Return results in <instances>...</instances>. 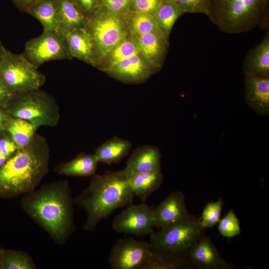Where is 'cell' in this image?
Returning <instances> with one entry per match:
<instances>
[{"label": "cell", "instance_id": "1", "mask_svg": "<svg viewBox=\"0 0 269 269\" xmlns=\"http://www.w3.org/2000/svg\"><path fill=\"white\" fill-rule=\"evenodd\" d=\"M74 199L69 183L59 180L22 196V209L57 245L66 243L74 232Z\"/></svg>", "mask_w": 269, "mask_h": 269}, {"label": "cell", "instance_id": "2", "mask_svg": "<svg viewBox=\"0 0 269 269\" xmlns=\"http://www.w3.org/2000/svg\"><path fill=\"white\" fill-rule=\"evenodd\" d=\"M50 149L46 139L35 134L0 168V199L22 196L35 189L48 172Z\"/></svg>", "mask_w": 269, "mask_h": 269}, {"label": "cell", "instance_id": "3", "mask_svg": "<svg viewBox=\"0 0 269 269\" xmlns=\"http://www.w3.org/2000/svg\"><path fill=\"white\" fill-rule=\"evenodd\" d=\"M134 195L122 170L92 176L89 186L74 199L87 213L83 229L94 231L99 223L117 209L133 204Z\"/></svg>", "mask_w": 269, "mask_h": 269}, {"label": "cell", "instance_id": "4", "mask_svg": "<svg viewBox=\"0 0 269 269\" xmlns=\"http://www.w3.org/2000/svg\"><path fill=\"white\" fill-rule=\"evenodd\" d=\"M269 0H211L208 17L223 32L240 33L267 21Z\"/></svg>", "mask_w": 269, "mask_h": 269}, {"label": "cell", "instance_id": "5", "mask_svg": "<svg viewBox=\"0 0 269 269\" xmlns=\"http://www.w3.org/2000/svg\"><path fill=\"white\" fill-rule=\"evenodd\" d=\"M5 110L10 117L25 120L37 129L55 127L60 118L54 98L40 89L15 94Z\"/></svg>", "mask_w": 269, "mask_h": 269}, {"label": "cell", "instance_id": "6", "mask_svg": "<svg viewBox=\"0 0 269 269\" xmlns=\"http://www.w3.org/2000/svg\"><path fill=\"white\" fill-rule=\"evenodd\" d=\"M158 230L149 235L151 248L185 256L205 231L199 218L191 214Z\"/></svg>", "mask_w": 269, "mask_h": 269}, {"label": "cell", "instance_id": "7", "mask_svg": "<svg viewBox=\"0 0 269 269\" xmlns=\"http://www.w3.org/2000/svg\"><path fill=\"white\" fill-rule=\"evenodd\" d=\"M86 28L93 40L97 66L129 35V29L123 16L103 5L90 17Z\"/></svg>", "mask_w": 269, "mask_h": 269}, {"label": "cell", "instance_id": "8", "mask_svg": "<svg viewBox=\"0 0 269 269\" xmlns=\"http://www.w3.org/2000/svg\"><path fill=\"white\" fill-rule=\"evenodd\" d=\"M0 79L14 94L39 90L46 81L23 54L14 53L5 47L0 57Z\"/></svg>", "mask_w": 269, "mask_h": 269}, {"label": "cell", "instance_id": "9", "mask_svg": "<svg viewBox=\"0 0 269 269\" xmlns=\"http://www.w3.org/2000/svg\"><path fill=\"white\" fill-rule=\"evenodd\" d=\"M23 55L37 67L50 61L72 58L60 31H43L40 36L27 41Z\"/></svg>", "mask_w": 269, "mask_h": 269}, {"label": "cell", "instance_id": "10", "mask_svg": "<svg viewBox=\"0 0 269 269\" xmlns=\"http://www.w3.org/2000/svg\"><path fill=\"white\" fill-rule=\"evenodd\" d=\"M126 207L113 221L112 227L116 232L142 236L154 231V207L145 202Z\"/></svg>", "mask_w": 269, "mask_h": 269}, {"label": "cell", "instance_id": "11", "mask_svg": "<svg viewBox=\"0 0 269 269\" xmlns=\"http://www.w3.org/2000/svg\"><path fill=\"white\" fill-rule=\"evenodd\" d=\"M150 251L149 243L133 238L120 239L110 252L109 263L113 269H140Z\"/></svg>", "mask_w": 269, "mask_h": 269}, {"label": "cell", "instance_id": "12", "mask_svg": "<svg viewBox=\"0 0 269 269\" xmlns=\"http://www.w3.org/2000/svg\"><path fill=\"white\" fill-rule=\"evenodd\" d=\"M192 269H233V264L220 255L211 239L205 233L193 244L186 254Z\"/></svg>", "mask_w": 269, "mask_h": 269}, {"label": "cell", "instance_id": "13", "mask_svg": "<svg viewBox=\"0 0 269 269\" xmlns=\"http://www.w3.org/2000/svg\"><path fill=\"white\" fill-rule=\"evenodd\" d=\"M156 69L139 52L103 71L121 81L136 83L145 81Z\"/></svg>", "mask_w": 269, "mask_h": 269}, {"label": "cell", "instance_id": "14", "mask_svg": "<svg viewBox=\"0 0 269 269\" xmlns=\"http://www.w3.org/2000/svg\"><path fill=\"white\" fill-rule=\"evenodd\" d=\"M160 159L161 153L157 147L150 145L141 146L134 150L122 170L126 175L160 171Z\"/></svg>", "mask_w": 269, "mask_h": 269}, {"label": "cell", "instance_id": "15", "mask_svg": "<svg viewBox=\"0 0 269 269\" xmlns=\"http://www.w3.org/2000/svg\"><path fill=\"white\" fill-rule=\"evenodd\" d=\"M155 228L160 229L190 214L185 204V198L180 191H173L154 210Z\"/></svg>", "mask_w": 269, "mask_h": 269}, {"label": "cell", "instance_id": "16", "mask_svg": "<svg viewBox=\"0 0 269 269\" xmlns=\"http://www.w3.org/2000/svg\"><path fill=\"white\" fill-rule=\"evenodd\" d=\"M63 34L72 58L97 66L93 40L86 27L74 29Z\"/></svg>", "mask_w": 269, "mask_h": 269}, {"label": "cell", "instance_id": "17", "mask_svg": "<svg viewBox=\"0 0 269 269\" xmlns=\"http://www.w3.org/2000/svg\"><path fill=\"white\" fill-rule=\"evenodd\" d=\"M245 98L255 112L267 115L269 111V77L245 75Z\"/></svg>", "mask_w": 269, "mask_h": 269}, {"label": "cell", "instance_id": "18", "mask_svg": "<svg viewBox=\"0 0 269 269\" xmlns=\"http://www.w3.org/2000/svg\"><path fill=\"white\" fill-rule=\"evenodd\" d=\"M136 37L140 53L151 65L159 69L162 66L167 51V38L159 30Z\"/></svg>", "mask_w": 269, "mask_h": 269}, {"label": "cell", "instance_id": "19", "mask_svg": "<svg viewBox=\"0 0 269 269\" xmlns=\"http://www.w3.org/2000/svg\"><path fill=\"white\" fill-rule=\"evenodd\" d=\"M243 70L245 75L269 77V32L246 56Z\"/></svg>", "mask_w": 269, "mask_h": 269}, {"label": "cell", "instance_id": "20", "mask_svg": "<svg viewBox=\"0 0 269 269\" xmlns=\"http://www.w3.org/2000/svg\"><path fill=\"white\" fill-rule=\"evenodd\" d=\"M42 24L43 31H60L58 0H39L27 10Z\"/></svg>", "mask_w": 269, "mask_h": 269}, {"label": "cell", "instance_id": "21", "mask_svg": "<svg viewBox=\"0 0 269 269\" xmlns=\"http://www.w3.org/2000/svg\"><path fill=\"white\" fill-rule=\"evenodd\" d=\"M192 269L186 256L151 248L140 269Z\"/></svg>", "mask_w": 269, "mask_h": 269}, {"label": "cell", "instance_id": "22", "mask_svg": "<svg viewBox=\"0 0 269 269\" xmlns=\"http://www.w3.org/2000/svg\"><path fill=\"white\" fill-rule=\"evenodd\" d=\"M131 147L130 141L114 136L99 145L94 154L99 162L110 165L120 162L128 154Z\"/></svg>", "mask_w": 269, "mask_h": 269}, {"label": "cell", "instance_id": "23", "mask_svg": "<svg viewBox=\"0 0 269 269\" xmlns=\"http://www.w3.org/2000/svg\"><path fill=\"white\" fill-rule=\"evenodd\" d=\"M98 162L94 154L81 153L71 160L57 165L55 171L67 176H92L95 174Z\"/></svg>", "mask_w": 269, "mask_h": 269}, {"label": "cell", "instance_id": "24", "mask_svg": "<svg viewBox=\"0 0 269 269\" xmlns=\"http://www.w3.org/2000/svg\"><path fill=\"white\" fill-rule=\"evenodd\" d=\"M128 179L134 196L142 202L157 190L163 182L160 171L152 173H133L129 174Z\"/></svg>", "mask_w": 269, "mask_h": 269}, {"label": "cell", "instance_id": "25", "mask_svg": "<svg viewBox=\"0 0 269 269\" xmlns=\"http://www.w3.org/2000/svg\"><path fill=\"white\" fill-rule=\"evenodd\" d=\"M58 3L61 33L86 27L90 18L83 12L74 0H58Z\"/></svg>", "mask_w": 269, "mask_h": 269}, {"label": "cell", "instance_id": "26", "mask_svg": "<svg viewBox=\"0 0 269 269\" xmlns=\"http://www.w3.org/2000/svg\"><path fill=\"white\" fill-rule=\"evenodd\" d=\"M140 52L136 36L131 34L116 45L99 64L102 70Z\"/></svg>", "mask_w": 269, "mask_h": 269}, {"label": "cell", "instance_id": "27", "mask_svg": "<svg viewBox=\"0 0 269 269\" xmlns=\"http://www.w3.org/2000/svg\"><path fill=\"white\" fill-rule=\"evenodd\" d=\"M37 128L30 123L10 117L6 133L12 139L18 149L27 146L32 141Z\"/></svg>", "mask_w": 269, "mask_h": 269}, {"label": "cell", "instance_id": "28", "mask_svg": "<svg viewBox=\"0 0 269 269\" xmlns=\"http://www.w3.org/2000/svg\"><path fill=\"white\" fill-rule=\"evenodd\" d=\"M125 15L128 29L132 35L138 36L160 31L153 14L129 11Z\"/></svg>", "mask_w": 269, "mask_h": 269}, {"label": "cell", "instance_id": "29", "mask_svg": "<svg viewBox=\"0 0 269 269\" xmlns=\"http://www.w3.org/2000/svg\"><path fill=\"white\" fill-rule=\"evenodd\" d=\"M183 13L176 2H162L153 14L160 30L167 38L177 19Z\"/></svg>", "mask_w": 269, "mask_h": 269}, {"label": "cell", "instance_id": "30", "mask_svg": "<svg viewBox=\"0 0 269 269\" xmlns=\"http://www.w3.org/2000/svg\"><path fill=\"white\" fill-rule=\"evenodd\" d=\"M0 253L3 269H35L31 257L25 252L1 248Z\"/></svg>", "mask_w": 269, "mask_h": 269}, {"label": "cell", "instance_id": "31", "mask_svg": "<svg viewBox=\"0 0 269 269\" xmlns=\"http://www.w3.org/2000/svg\"><path fill=\"white\" fill-rule=\"evenodd\" d=\"M223 206L222 198L215 202L208 203L204 207L201 218H199L201 227L205 229L212 228L217 224L221 219V214Z\"/></svg>", "mask_w": 269, "mask_h": 269}, {"label": "cell", "instance_id": "32", "mask_svg": "<svg viewBox=\"0 0 269 269\" xmlns=\"http://www.w3.org/2000/svg\"><path fill=\"white\" fill-rule=\"evenodd\" d=\"M218 224V231L224 237L231 238L241 234L240 220L233 209H230Z\"/></svg>", "mask_w": 269, "mask_h": 269}, {"label": "cell", "instance_id": "33", "mask_svg": "<svg viewBox=\"0 0 269 269\" xmlns=\"http://www.w3.org/2000/svg\"><path fill=\"white\" fill-rule=\"evenodd\" d=\"M176 2L183 13H202L208 16L211 0H176Z\"/></svg>", "mask_w": 269, "mask_h": 269}, {"label": "cell", "instance_id": "34", "mask_svg": "<svg viewBox=\"0 0 269 269\" xmlns=\"http://www.w3.org/2000/svg\"><path fill=\"white\" fill-rule=\"evenodd\" d=\"M162 3L161 0H132L129 11L153 14Z\"/></svg>", "mask_w": 269, "mask_h": 269}, {"label": "cell", "instance_id": "35", "mask_svg": "<svg viewBox=\"0 0 269 269\" xmlns=\"http://www.w3.org/2000/svg\"><path fill=\"white\" fill-rule=\"evenodd\" d=\"M132 0H102L103 5L108 10L121 15L129 10Z\"/></svg>", "mask_w": 269, "mask_h": 269}, {"label": "cell", "instance_id": "36", "mask_svg": "<svg viewBox=\"0 0 269 269\" xmlns=\"http://www.w3.org/2000/svg\"><path fill=\"white\" fill-rule=\"evenodd\" d=\"M83 12L90 17L102 5V0H74Z\"/></svg>", "mask_w": 269, "mask_h": 269}, {"label": "cell", "instance_id": "37", "mask_svg": "<svg viewBox=\"0 0 269 269\" xmlns=\"http://www.w3.org/2000/svg\"><path fill=\"white\" fill-rule=\"evenodd\" d=\"M17 150V146L7 133L0 136V151L7 159Z\"/></svg>", "mask_w": 269, "mask_h": 269}, {"label": "cell", "instance_id": "38", "mask_svg": "<svg viewBox=\"0 0 269 269\" xmlns=\"http://www.w3.org/2000/svg\"><path fill=\"white\" fill-rule=\"evenodd\" d=\"M15 95L8 89L0 79V106L5 108Z\"/></svg>", "mask_w": 269, "mask_h": 269}, {"label": "cell", "instance_id": "39", "mask_svg": "<svg viewBox=\"0 0 269 269\" xmlns=\"http://www.w3.org/2000/svg\"><path fill=\"white\" fill-rule=\"evenodd\" d=\"M10 116L3 107L0 106V136L6 133L7 126Z\"/></svg>", "mask_w": 269, "mask_h": 269}, {"label": "cell", "instance_id": "40", "mask_svg": "<svg viewBox=\"0 0 269 269\" xmlns=\"http://www.w3.org/2000/svg\"><path fill=\"white\" fill-rule=\"evenodd\" d=\"M39 0H13L14 2L19 7L27 10L31 6Z\"/></svg>", "mask_w": 269, "mask_h": 269}, {"label": "cell", "instance_id": "41", "mask_svg": "<svg viewBox=\"0 0 269 269\" xmlns=\"http://www.w3.org/2000/svg\"><path fill=\"white\" fill-rule=\"evenodd\" d=\"M7 158L0 151V168L4 164Z\"/></svg>", "mask_w": 269, "mask_h": 269}, {"label": "cell", "instance_id": "42", "mask_svg": "<svg viewBox=\"0 0 269 269\" xmlns=\"http://www.w3.org/2000/svg\"><path fill=\"white\" fill-rule=\"evenodd\" d=\"M4 47V46L3 45L1 40H0V57L1 56V54L2 53V52Z\"/></svg>", "mask_w": 269, "mask_h": 269}, {"label": "cell", "instance_id": "43", "mask_svg": "<svg viewBox=\"0 0 269 269\" xmlns=\"http://www.w3.org/2000/svg\"><path fill=\"white\" fill-rule=\"evenodd\" d=\"M1 248V247L0 248V269H3L2 259H1V253H0Z\"/></svg>", "mask_w": 269, "mask_h": 269}, {"label": "cell", "instance_id": "44", "mask_svg": "<svg viewBox=\"0 0 269 269\" xmlns=\"http://www.w3.org/2000/svg\"><path fill=\"white\" fill-rule=\"evenodd\" d=\"M176 0H161L162 2H176Z\"/></svg>", "mask_w": 269, "mask_h": 269}, {"label": "cell", "instance_id": "45", "mask_svg": "<svg viewBox=\"0 0 269 269\" xmlns=\"http://www.w3.org/2000/svg\"><path fill=\"white\" fill-rule=\"evenodd\" d=\"M1 248V247L0 246V248Z\"/></svg>", "mask_w": 269, "mask_h": 269}]
</instances>
